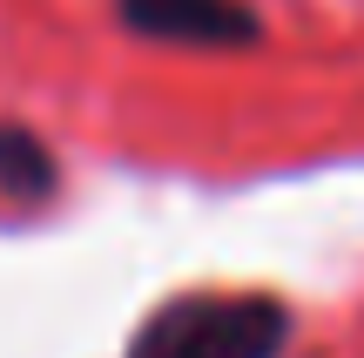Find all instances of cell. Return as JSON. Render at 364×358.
<instances>
[{"label": "cell", "instance_id": "7a4b0ae2", "mask_svg": "<svg viewBox=\"0 0 364 358\" xmlns=\"http://www.w3.org/2000/svg\"><path fill=\"white\" fill-rule=\"evenodd\" d=\"M122 21L149 41H182V48H243L257 41V14L236 0H122Z\"/></svg>", "mask_w": 364, "mask_h": 358}, {"label": "cell", "instance_id": "6da1fadb", "mask_svg": "<svg viewBox=\"0 0 364 358\" xmlns=\"http://www.w3.org/2000/svg\"><path fill=\"white\" fill-rule=\"evenodd\" d=\"M284 338H290V311L277 298L203 291V298H169L129 338V358H277Z\"/></svg>", "mask_w": 364, "mask_h": 358}, {"label": "cell", "instance_id": "3957f363", "mask_svg": "<svg viewBox=\"0 0 364 358\" xmlns=\"http://www.w3.org/2000/svg\"><path fill=\"white\" fill-rule=\"evenodd\" d=\"M48 156H41L34 135H0V183L14 196H48Z\"/></svg>", "mask_w": 364, "mask_h": 358}]
</instances>
